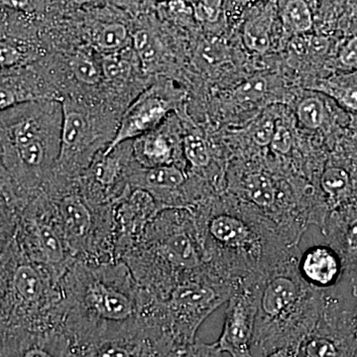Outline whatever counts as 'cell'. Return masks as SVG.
<instances>
[{"label":"cell","mask_w":357,"mask_h":357,"mask_svg":"<svg viewBox=\"0 0 357 357\" xmlns=\"http://www.w3.org/2000/svg\"><path fill=\"white\" fill-rule=\"evenodd\" d=\"M297 114L303 126L307 129H318L323 124L325 107L319 98H306L300 103Z\"/></svg>","instance_id":"d4e9b609"},{"label":"cell","mask_w":357,"mask_h":357,"mask_svg":"<svg viewBox=\"0 0 357 357\" xmlns=\"http://www.w3.org/2000/svg\"><path fill=\"white\" fill-rule=\"evenodd\" d=\"M340 100L345 107L357 112V86L345 89L340 96Z\"/></svg>","instance_id":"e575fe53"},{"label":"cell","mask_w":357,"mask_h":357,"mask_svg":"<svg viewBox=\"0 0 357 357\" xmlns=\"http://www.w3.org/2000/svg\"><path fill=\"white\" fill-rule=\"evenodd\" d=\"M102 73L110 81H122L129 76L131 65L126 59L117 55H109L103 60Z\"/></svg>","instance_id":"4316f807"},{"label":"cell","mask_w":357,"mask_h":357,"mask_svg":"<svg viewBox=\"0 0 357 357\" xmlns=\"http://www.w3.org/2000/svg\"><path fill=\"white\" fill-rule=\"evenodd\" d=\"M275 129H276V126H275L274 121L272 119H262L255 126L252 133H251L253 142L258 145V146L261 147L268 146V145L271 144Z\"/></svg>","instance_id":"f546056e"},{"label":"cell","mask_w":357,"mask_h":357,"mask_svg":"<svg viewBox=\"0 0 357 357\" xmlns=\"http://www.w3.org/2000/svg\"><path fill=\"white\" fill-rule=\"evenodd\" d=\"M138 284L161 300L178 282L206 269L194 215L189 208H162L140 241L121 258Z\"/></svg>","instance_id":"8992f818"},{"label":"cell","mask_w":357,"mask_h":357,"mask_svg":"<svg viewBox=\"0 0 357 357\" xmlns=\"http://www.w3.org/2000/svg\"><path fill=\"white\" fill-rule=\"evenodd\" d=\"M133 45L143 67L149 69L156 64L159 55V47L153 34L148 30H138L133 35Z\"/></svg>","instance_id":"cb8c5ba5"},{"label":"cell","mask_w":357,"mask_h":357,"mask_svg":"<svg viewBox=\"0 0 357 357\" xmlns=\"http://www.w3.org/2000/svg\"><path fill=\"white\" fill-rule=\"evenodd\" d=\"M0 243V356H50L67 312L63 276L33 261L13 239Z\"/></svg>","instance_id":"7a4b0ae2"},{"label":"cell","mask_w":357,"mask_h":357,"mask_svg":"<svg viewBox=\"0 0 357 357\" xmlns=\"http://www.w3.org/2000/svg\"><path fill=\"white\" fill-rule=\"evenodd\" d=\"M160 128L132 140L133 158L141 167L178 165L175 140Z\"/></svg>","instance_id":"9a60e30c"},{"label":"cell","mask_w":357,"mask_h":357,"mask_svg":"<svg viewBox=\"0 0 357 357\" xmlns=\"http://www.w3.org/2000/svg\"><path fill=\"white\" fill-rule=\"evenodd\" d=\"M36 0H1L2 6L17 11H29L34 8Z\"/></svg>","instance_id":"836d02e7"},{"label":"cell","mask_w":357,"mask_h":357,"mask_svg":"<svg viewBox=\"0 0 357 357\" xmlns=\"http://www.w3.org/2000/svg\"><path fill=\"white\" fill-rule=\"evenodd\" d=\"M340 60L342 64L354 67L357 66V37L347 42L340 54Z\"/></svg>","instance_id":"d6a6232c"},{"label":"cell","mask_w":357,"mask_h":357,"mask_svg":"<svg viewBox=\"0 0 357 357\" xmlns=\"http://www.w3.org/2000/svg\"><path fill=\"white\" fill-rule=\"evenodd\" d=\"M351 187V178L344 169L330 167L324 171L321 178V188L326 195V203L337 206L342 199L347 198Z\"/></svg>","instance_id":"ac0fdd59"},{"label":"cell","mask_w":357,"mask_h":357,"mask_svg":"<svg viewBox=\"0 0 357 357\" xmlns=\"http://www.w3.org/2000/svg\"><path fill=\"white\" fill-rule=\"evenodd\" d=\"M271 25V17L268 15L246 23L243 29V41L249 50L260 54L269 50Z\"/></svg>","instance_id":"ffe728a7"},{"label":"cell","mask_w":357,"mask_h":357,"mask_svg":"<svg viewBox=\"0 0 357 357\" xmlns=\"http://www.w3.org/2000/svg\"><path fill=\"white\" fill-rule=\"evenodd\" d=\"M62 103L33 100L2 110L0 202L23 206L46 189L61 152Z\"/></svg>","instance_id":"277c9868"},{"label":"cell","mask_w":357,"mask_h":357,"mask_svg":"<svg viewBox=\"0 0 357 357\" xmlns=\"http://www.w3.org/2000/svg\"><path fill=\"white\" fill-rule=\"evenodd\" d=\"M356 352L354 345L328 335L312 333L299 344L296 356H344Z\"/></svg>","instance_id":"e0dca14e"},{"label":"cell","mask_w":357,"mask_h":357,"mask_svg":"<svg viewBox=\"0 0 357 357\" xmlns=\"http://www.w3.org/2000/svg\"><path fill=\"white\" fill-rule=\"evenodd\" d=\"M21 54L17 48L13 45L2 42L1 43V65L2 68L13 67L20 61Z\"/></svg>","instance_id":"1f68e13d"},{"label":"cell","mask_w":357,"mask_h":357,"mask_svg":"<svg viewBox=\"0 0 357 357\" xmlns=\"http://www.w3.org/2000/svg\"><path fill=\"white\" fill-rule=\"evenodd\" d=\"M66 312L58 333L62 356H161L149 317L153 297L123 260H76L62 279Z\"/></svg>","instance_id":"6da1fadb"},{"label":"cell","mask_w":357,"mask_h":357,"mask_svg":"<svg viewBox=\"0 0 357 357\" xmlns=\"http://www.w3.org/2000/svg\"><path fill=\"white\" fill-rule=\"evenodd\" d=\"M45 192L51 199L59 225L75 260L114 261V204L86 198L77 178L53 177Z\"/></svg>","instance_id":"52a82bcc"},{"label":"cell","mask_w":357,"mask_h":357,"mask_svg":"<svg viewBox=\"0 0 357 357\" xmlns=\"http://www.w3.org/2000/svg\"><path fill=\"white\" fill-rule=\"evenodd\" d=\"M0 238H11L33 261L64 276L76 260L59 225L55 208L46 192L20 208H1Z\"/></svg>","instance_id":"9c48e42d"},{"label":"cell","mask_w":357,"mask_h":357,"mask_svg":"<svg viewBox=\"0 0 357 357\" xmlns=\"http://www.w3.org/2000/svg\"><path fill=\"white\" fill-rule=\"evenodd\" d=\"M284 26L294 34H305L311 30L312 16L305 0H289L282 14Z\"/></svg>","instance_id":"44dd1931"},{"label":"cell","mask_w":357,"mask_h":357,"mask_svg":"<svg viewBox=\"0 0 357 357\" xmlns=\"http://www.w3.org/2000/svg\"><path fill=\"white\" fill-rule=\"evenodd\" d=\"M323 231L345 267L357 265V213H333Z\"/></svg>","instance_id":"2e32d148"},{"label":"cell","mask_w":357,"mask_h":357,"mask_svg":"<svg viewBox=\"0 0 357 357\" xmlns=\"http://www.w3.org/2000/svg\"><path fill=\"white\" fill-rule=\"evenodd\" d=\"M208 266L177 285L162 300L156 314L171 356H192L197 333L204 319L241 287Z\"/></svg>","instance_id":"ba28073f"},{"label":"cell","mask_w":357,"mask_h":357,"mask_svg":"<svg viewBox=\"0 0 357 357\" xmlns=\"http://www.w3.org/2000/svg\"><path fill=\"white\" fill-rule=\"evenodd\" d=\"M173 107V100L166 89L158 84L150 86L122 115L114 140L103 152L109 153L121 143L136 139L158 128Z\"/></svg>","instance_id":"4fadbf2b"},{"label":"cell","mask_w":357,"mask_h":357,"mask_svg":"<svg viewBox=\"0 0 357 357\" xmlns=\"http://www.w3.org/2000/svg\"><path fill=\"white\" fill-rule=\"evenodd\" d=\"M162 210L149 192L130 185L114 204L115 258L121 260L140 241L157 211Z\"/></svg>","instance_id":"7c38bea8"},{"label":"cell","mask_w":357,"mask_h":357,"mask_svg":"<svg viewBox=\"0 0 357 357\" xmlns=\"http://www.w3.org/2000/svg\"><path fill=\"white\" fill-rule=\"evenodd\" d=\"M258 281L243 284L227 301L222 335L211 344L217 356H252L253 333L257 314Z\"/></svg>","instance_id":"8fae6325"},{"label":"cell","mask_w":357,"mask_h":357,"mask_svg":"<svg viewBox=\"0 0 357 357\" xmlns=\"http://www.w3.org/2000/svg\"><path fill=\"white\" fill-rule=\"evenodd\" d=\"M199 57L208 64L218 65L227 60V48L218 40L204 41L199 49Z\"/></svg>","instance_id":"83f0119b"},{"label":"cell","mask_w":357,"mask_h":357,"mask_svg":"<svg viewBox=\"0 0 357 357\" xmlns=\"http://www.w3.org/2000/svg\"><path fill=\"white\" fill-rule=\"evenodd\" d=\"M220 14L218 0H202L195 7V15L198 20L213 22L218 20Z\"/></svg>","instance_id":"4dcf8cb0"},{"label":"cell","mask_w":357,"mask_h":357,"mask_svg":"<svg viewBox=\"0 0 357 357\" xmlns=\"http://www.w3.org/2000/svg\"><path fill=\"white\" fill-rule=\"evenodd\" d=\"M267 81L263 77H253L236 89V98L241 102H257L267 91Z\"/></svg>","instance_id":"484cf974"},{"label":"cell","mask_w":357,"mask_h":357,"mask_svg":"<svg viewBox=\"0 0 357 357\" xmlns=\"http://www.w3.org/2000/svg\"><path fill=\"white\" fill-rule=\"evenodd\" d=\"M191 211L206 264L229 280L259 278L295 251L274 222L232 195H213Z\"/></svg>","instance_id":"3957f363"},{"label":"cell","mask_w":357,"mask_h":357,"mask_svg":"<svg viewBox=\"0 0 357 357\" xmlns=\"http://www.w3.org/2000/svg\"><path fill=\"white\" fill-rule=\"evenodd\" d=\"M161 1H167V0H161Z\"/></svg>","instance_id":"d590c367"},{"label":"cell","mask_w":357,"mask_h":357,"mask_svg":"<svg viewBox=\"0 0 357 357\" xmlns=\"http://www.w3.org/2000/svg\"><path fill=\"white\" fill-rule=\"evenodd\" d=\"M61 152L54 176L77 178L84 175L93 160L114 140L117 126L98 119L84 105L65 100Z\"/></svg>","instance_id":"30bf717a"},{"label":"cell","mask_w":357,"mask_h":357,"mask_svg":"<svg viewBox=\"0 0 357 357\" xmlns=\"http://www.w3.org/2000/svg\"><path fill=\"white\" fill-rule=\"evenodd\" d=\"M128 27L119 22L103 23L93 32V44L105 52L121 50L128 44Z\"/></svg>","instance_id":"d6986e66"},{"label":"cell","mask_w":357,"mask_h":357,"mask_svg":"<svg viewBox=\"0 0 357 357\" xmlns=\"http://www.w3.org/2000/svg\"><path fill=\"white\" fill-rule=\"evenodd\" d=\"M298 259L295 250L258 281L252 356H296L321 318L324 292L302 278Z\"/></svg>","instance_id":"5b68a950"},{"label":"cell","mask_w":357,"mask_h":357,"mask_svg":"<svg viewBox=\"0 0 357 357\" xmlns=\"http://www.w3.org/2000/svg\"><path fill=\"white\" fill-rule=\"evenodd\" d=\"M298 269L310 286L323 292L335 287L345 271L342 256L331 244L307 248L299 256Z\"/></svg>","instance_id":"5bb4252c"},{"label":"cell","mask_w":357,"mask_h":357,"mask_svg":"<svg viewBox=\"0 0 357 357\" xmlns=\"http://www.w3.org/2000/svg\"><path fill=\"white\" fill-rule=\"evenodd\" d=\"M271 148L274 152L281 155L288 154L293 147L292 133L286 126L278 124L275 129L273 138L271 141Z\"/></svg>","instance_id":"f1b7e54d"},{"label":"cell","mask_w":357,"mask_h":357,"mask_svg":"<svg viewBox=\"0 0 357 357\" xmlns=\"http://www.w3.org/2000/svg\"><path fill=\"white\" fill-rule=\"evenodd\" d=\"M70 69L77 81L89 86L98 84L103 75L102 69L96 64V61L84 53H77L73 57Z\"/></svg>","instance_id":"603a6c76"},{"label":"cell","mask_w":357,"mask_h":357,"mask_svg":"<svg viewBox=\"0 0 357 357\" xmlns=\"http://www.w3.org/2000/svg\"><path fill=\"white\" fill-rule=\"evenodd\" d=\"M183 153L188 163L194 169H204L210 166V147L204 137L197 133L185 134L182 141Z\"/></svg>","instance_id":"7402d4cb"}]
</instances>
